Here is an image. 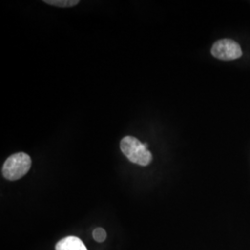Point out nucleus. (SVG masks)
Masks as SVG:
<instances>
[{"label": "nucleus", "mask_w": 250, "mask_h": 250, "mask_svg": "<svg viewBox=\"0 0 250 250\" xmlns=\"http://www.w3.org/2000/svg\"><path fill=\"white\" fill-rule=\"evenodd\" d=\"M44 2L48 5L60 8H71L80 3L79 0H45Z\"/></svg>", "instance_id": "obj_5"}, {"label": "nucleus", "mask_w": 250, "mask_h": 250, "mask_svg": "<svg viewBox=\"0 0 250 250\" xmlns=\"http://www.w3.org/2000/svg\"><path fill=\"white\" fill-rule=\"evenodd\" d=\"M93 237L97 242H104L107 238V232L103 229V228H97L94 232H93Z\"/></svg>", "instance_id": "obj_6"}, {"label": "nucleus", "mask_w": 250, "mask_h": 250, "mask_svg": "<svg viewBox=\"0 0 250 250\" xmlns=\"http://www.w3.org/2000/svg\"><path fill=\"white\" fill-rule=\"evenodd\" d=\"M121 150L133 163L147 166L152 161L151 152L147 149V144L141 143L134 136H125L120 144Z\"/></svg>", "instance_id": "obj_1"}, {"label": "nucleus", "mask_w": 250, "mask_h": 250, "mask_svg": "<svg viewBox=\"0 0 250 250\" xmlns=\"http://www.w3.org/2000/svg\"><path fill=\"white\" fill-rule=\"evenodd\" d=\"M32 166V160L30 156L19 152L11 155L4 162L2 167L3 176L9 181H16L23 177Z\"/></svg>", "instance_id": "obj_2"}, {"label": "nucleus", "mask_w": 250, "mask_h": 250, "mask_svg": "<svg viewBox=\"0 0 250 250\" xmlns=\"http://www.w3.org/2000/svg\"><path fill=\"white\" fill-rule=\"evenodd\" d=\"M56 250H87L80 238L76 236H67L58 242Z\"/></svg>", "instance_id": "obj_4"}, {"label": "nucleus", "mask_w": 250, "mask_h": 250, "mask_svg": "<svg viewBox=\"0 0 250 250\" xmlns=\"http://www.w3.org/2000/svg\"><path fill=\"white\" fill-rule=\"evenodd\" d=\"M212 56L221 61H233L242 57L240 45L231 39H222L211 47Z\"/></svg>", "instance_id": "obj_3"}]
</instances>
